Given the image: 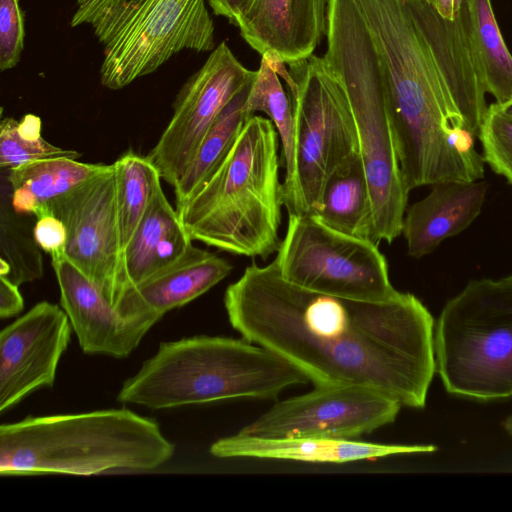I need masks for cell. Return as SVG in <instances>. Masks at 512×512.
I'll return each instance as SVG.
<instances>
[{
  "label": "cell",
  "instance_id": "14",
  "mask_svg": "<svg viewBox=\"0 0 512 512\" xmlns=\"http://www.w3.org/2000/svg\"><path fill=\"white\" fill-rule=\"evenodd\" d=\"M72 326L58 305L42 301L0 332V412L51 387Z\"/></svg>",
  "mask_w": 512,
  "mask_h": 512
},
{
  "label": "cell",
  "instance_id": "16",
  "mask_svg": "<svg viewBox=\"0 0 512 512\" xmlns=\"http://www.w3.org/2000/svg\"><path fill=\"white\" fill-rule=\"evenodd\" d=\"M327 7L325 0H254L237 27L261 56L290 64L313 55L326 34Z\"/></svg>",
  "mask_w": 512,
  "mask_h": 512
},
{
  "label": "cell",
  "instance_id": "1",
  "mask_svg": "<svg viewBox=\"0 0 512 512\" xmlns=\"http://www.w3.org/2000/svg\"><path fill=\"white\" fill-rule=\"evenodd\" d=\"M231 326L282 356L314 386L360 385L409 408L436 373L433 316L413 294L369 302L311 291L275 264L247 266L224 294Z\"/></svg>",
  "mask_w": 512,
  "mask_h": 512
},
{
  "label": "cell",
  "instance_id": "35",
  "mask_svg": "<svg viewBox=\"0 0 512 512\" xmlns=\"http://www.w3.org/2000/svg\"><path fill=\"white\" fill-rule=\"evenodd\" d=\"M496 105L503 113L512 117V99H510L504 104L499 105L496 103Z\"/></svg>",
  "mask_w": 512,
  "mask_h": 512
},
{
  "label": "cell",
  "instance_id": "36",
  "mask_svg": "<svg viewBox=\"0 0 512 512\" xmlns=\"http://www.w3.org/2000/svg\"><path fill=\"white\" fill-rule=\"evenodd\" d=\"M504 429L512 436V415L507 417L502 423Z\"/></svg>",
  "mask_w": 512,
  "mask_h": 512
},
{
  "label": "cell",
  "instance_id": "26",
  "mask_svg": "<svg viewBox=\"0 0 512 512\" xmlns=\"http://www.w3.org/2000/svg\"><path fill=\"white\" fill-rule=\"evenodd\" d=\"M117 210L123 250L141 222L150 202L161 187V176L146 156L132 150L114 163Z\"/></svg>",
  "mask_w": 512,
  "mask_h": 512
},
{
  "label": "cell",
  "instance_id": "7",
  "mask_svg": "<svg viewBox=\"0 0 512 512\" xmlns=\"http://www.w3.org/2000/svg\"><path fill=\"white\" fill-rule=\"evenodd\" d=\"M89 25L103 45L100 79L124 88L173 55L214 48L205 0H76L71 26Z\"/></svg>",
  "mask_w": 512,
  "mask_h": 512
},
{
  "label": "cell",
  "instance_id": "18",
  "mask_svg": "<svg viewBox=\"0 0 512 512\" xmlns=\"http://www.w3.org/2000/svg\"><path fill=\"white\" fill-rule=\"evenodd\" d=\"M435 450L433 445L379 444L324 437L265 438L240 433L218 439L210 447V453L218 458L250 457L335 464Z\"/></svg>",
  "mask_w": 512,
  "mask_h": 512
},
{
  "label": "cell",
  "instance_id": "37",
  "mask_svg": "<svg viewBox=\"0 0 512 512\" xmlns=\"http://www.w3.org/2000/svg\"><path fill=\"white\" fill-rule=\"evenodd\" d=\"M459 5H462L464 0H456Z\"/></svg>",
  "mask_w": 512,
  "mask_h": 512
},
{
  "label": "cell",
  "instance_id": "2",
  "mask_svg": "<svg viewBox=\"0 0 512 512\" xmlns=\"http://www.w3.org/2000/svg\"><path fill=\"white\" fill-rule=\"evenodd\" d=\"M382 66L387 109L408 190L484 176L476 151L486 86L467 0L454 19L427 0H355Z\"/></svg>",
  "mask_w": 512,
  "mask_h": 512
},
{
  "label": "cell",
  "instance_id": "6",
  "mask_svg": "<svg viewBox=\"0 0 512 512\" xmlns=\"http://www.w3.org/2000/svg\"><path fill=\"white\" fill-rule=\"evenodd\" d=\"M327 66L344 86L356 124L369 187L374 242L402 233L409 190L403 179L387 109L379 55L355 0H329Z\"/></svg>",
  "mask_w": 512,
  "mask_h": 512
},
{
  "label": "cell",
  "instance_id": "24",
  "mask_svg": "<svg viewBox=\"0 0 512 512\" xmlns=\"http://www.w3.org/2000/svg\"><path fill=\"white\" fill-rule=\"evenodd\" d=\"M472 40L486 91L501 105L512 99V54L502 37L490 0H467Z\"/></svg>",
  "mask_w": 512,
  "mask_h": 512
},
{
  "label": "cell",
  "instance_id": "3",
  "mask_svg": "<svg viewBox=\"0 0 512 512\" xmlns=\"http://www.w3.org/2000/svg\"><path fill=\"white\" fill-rule=\"evenodd\" d=\"M279 134L253 115L201 190L178 212L192 241L266 260L279 249L284 206Z\"/></svg>",
  "mask_w": 512,
  "mask_h": 512
},
{
  "label": "cell",
  "instance_id": "8",
  "mask_svg": "<svg viewBox=\"0 0 512 512\" xmlns=\"http://www.w3.org/2000/svg\"><path fill=\"white\" fill-rule=\"evenodd\" d=\"M434 350L448 393L482 402L512 396V276L472 280L450 299Z\"/></svg>",
  "mask_w": 512,
  "mask_h": 512
},
{
  "label": "cell",
  "instance_id": "11",
  "mask_svg": "<svg viewBox=\"0 0 512 512\" xmlns=\"http://www.w3.org/2000/svg\"><path fill=\"white\" fill-rule=\"evenodd\" d=\"M65 225V256L116 308L127 291L113 164L46 206Z\"/></svg>",
  "mask_w": 512,
  "mask_h": 512
},
{
  "label": "cell",
  "instance_id": "30",
  "mask_svg": "<svg viewBox=\"0 0 512 512\" xmlns=\"http://www.w3.org/2000/svg\"><path fill=\"white\" fill-rule=\"evenodd\" d=\"M24 14L19 0H0V70L15 67L24 48Z\"/></svg>",
  "mask_w": 512,
  "mask_h": 512
},
{
  "label": "cell",
  "instance_id": "25",
  "mask_svg": "<svg viewBox=\"0 0 512 512\" xmlns=\"http://www.w3.org/2000/svg\"><path fill=\"white\" fill-rule=\"evenodd\" d=\"M245 110L250 116L255 112L265 113L279 134L282 145L281 162L285 168V194L291 189L296 175L294 116L290 98L267 56H262L245 103Z\"/></svg>",
  "mask_w": 512,
  "mask_h": 512
},
{
  "label": "cell",
  "instance_id": "23",
  "mask_svg": "<svg viewBox=\"0 0 512 512\" xmlns=\"http://www.w3.org/2000/svg\"><path fill=\"white\" fill-rule=\"evenodd\" d=\"M254 79L223 108L203 138L188 168L173 186L177 212L183 209L216 172L251 117L245 110V103Z\"/></svg>",
  "mask_w": 512,
  "mask_h": 512
},
{
  "label": "cell",
  "instance_id": "22",
  "mask_svg": "<svg viewBox=\"0 0 512 512\" xmlns=\"http://www.w3.org/2000/svg\"><path fill=\"white\" fill-rule=\"evenodd\" d=\"M313 217L338 232L374 242L371 199L360 153L329 177Z\"/></svg>",
  "mask_w": 512,
  "mask_h": 512
},
{
  "label": "cell",
  "instance_id": "17",
  "mask_svg": "<svg viewBox=\"0 0 512 512\" xmlns=\"http://www.w3.org/2000/svg\"><path fill=\"white\" fill-rule=\"evenodd\" d=\"M232 270L224 258L193 244L175 262L128 290L116 309L127 319L153 318L206 293Z\"/></svg>",
  "mask_w": 512,
  "mask_h": 512
},
{
  "label": "cell",
  "instance_id": "38",
  "mask_svg": "<svg viewBox=\"0 0 512 512\" xmlns=\"http://www.w3.org/2000/svg\"><path fill=\"white\" fill-rule=\"evenodd\" d=\"M327 3L329 2V0H325Z\"/></svg>",
  "mask_w": 512,
  "mask_h": 512
},
{
  "label": "cell",
  "instance_id": "31",
  "mask_svg": "<svg viewBox=\"0 0 512 512\" xmlns=\"http://www.w3.org/2000/svg\"><path fill=\"white\" fill-rule=\"evenodd\" d=\"M35 217L33 234L41 250L51 257L65 255L68 234L64 223L47 207Z\"/></svg>",
  "mask_w": 512,
  "mask_h": 512
},
{
  "label": "cell",
  "instance_id": "9",
  "mask_svg": "<svg viewBox=\"0 0 512 512\" xmlns=\"http://www.w3.org/2000/svg\"><path fill=\"white\" fill-rule=\"evenodd\" d=\"M296 175L284 194L288 213L314 216L329 177L359 154L356 124L343 84L323 57L289 64Z\"/></svg>",
  "mask_w": 512,
  "mask_h": 512
},
{
  "label": "cell",
  "instance_id": "28",
  "mask_svg": "<svg viewBox=\"0 0 512 512\" xmlns=\"http://www.w3.org/2000/svg\"><path fill=\"white\" fill-rule=\"evenodd\" d=\"M17 120L4 117L0 123V166L12 169L20 165L51 158L78 159L81 154L47 142L43 137L37 140L22 138L16 130Z\"/></svg>",
  "mask_w": 512,
  "mask_h": 512
},
{
  "label": "cell",
  "instance_id": "4",
  "mask_svg": "<svg viewBox=\"0 0 512 512\" xmlns=\"http://www.w3.org/2000/svg\"><path fill=\"white\" fill-rule=\"evenodd\" d=\"M174 451L155 420L125 408L28 416L0 426V474L6 476L148 471Z\"/></svg>",
  "mask_w": 512,
  "mask_h": 512
},
{
  "label": "cell",
  "instance_id": "34",
  "mask_svg": "<svg viewBox=\"0 0 512 512\" xmlns=\"http://www.w3.org/2000/svg\"><path fill=\"white\" fill-rule=\"evenodd\" d=\"M41 119L34 114H26L20 121H17L16 130L20 137L37 140L42 138Z\"/></svg>",
  "mask_w": 512,
  "mask_h": 512
},
{
  "label": "cell",
  "instance_id": "29",
  "mask_svg": "<svg viewBox=\"0 0 512 512\" xmlns=\"http://www.w3.org/2000/svg\"><path fill=\"white\" fill-rule=\"evenodd\" d=\"M477 137L482 143L484 162L512 185V117L496 103L491 104Z\"/></svg>",
  "mask_w": 512,
  "mask_h": 512
},
{
  "label": "cell",
  "instance_id": "10",
  "mask_svg": "<svg viewBox=\"0 0 512 512\" xmlns=\"http://www.w3.org/2000/svg\"><path fill=\"white\" fill-rule=\"evenodd\" d=\"M273 263L284 279L318 293L369 302L400 294L376 243L338 232L310 215L288 213Z\"/></svg>",
  "mask_w": 512,
  "mask_h": 512
},
{
  "label": "cell",
  "instance_id": "33",
  "mask_svg": "<svg viewBox=\"0 0 512 512\" xmlns=\"http://www.w3.org/2000/svg\"><path fill=\"white\" fill-rule=\"evenodd\" d=\"M254 0H208L215 15L225 17L238 26Z\"/></svg>",
  "mask_w": 512,
  "mask_h": 512
},
{
  "label": "cell",
  "instance_id": "21",
  "mask_svg": "<svg viewBox=\"0 0 512 512\" xmlns=\"http://www.w3.org/2000/svg\"><path fill=\"white\" fill-rule=\"evenodd\" d=\"M109 164L51 158L8 169L11 204L15 212L36 216L49 202L66 194L87 179L104 171Z\"/></svg>",
  "mask_w": 512,
  "mask_h": 512
},
{
  "label": "cell",
  "instance_id": "15",
  "mask_svg": "<svg viewBox=\"0 0 512 512\" xmlns=\"http://www.w3.org/2000/svg\"><path fill=\"white\" fill-rule=\"evenodd\" d=\"M60 303L86 354L126 358L158 321L127 319L65 255L53 256Z\"/></svg>",
  "mask_w": 512,
  "mask_h": 512
},
{
  "label": "cell",
  "instance_id": "5",
  "mask_svg": "<svg viewBox=\"0 0 512 512\" xmlns=\"http://www.w3.org/2000/svg\"><path fill=\"white\" fill-rule=\"evenodd\" d=\"M308 382L288 360L243 337L201 335L161 343L123 382L117 400L153 410L235 398L270 400Z\"/></svg>",
  "mask_w": 512,
  "mask_h": 512
},
{
  "label": "cell",
  "instance_id": "32",
  "mask_svg": "<svg viewBox=\"0 0 512 512\" xmlns=\"http://www.w3.org/2000/svg\"><path fill=\"white\" fill-rule=\"evenodd\" d=\"M19 286L7 277L0 276V316L9 318L18 315L24 308V301Z\"/></svg>",
  "mask_w": 512,
  "mask_h": 512
},
{
  "label": "cell",
  "instance_id": "12",
  "mask_svg": "<svg viewBox=\"0 0 512 512\" xmlns=\"http://www.w3.org/2000/svg\"><path fill=\"white\" fill-rule=\"evenodd\" d=\"M401 407L388 395L365 386H315L308 393L277 401L238 433L355 440L394 422Z\"/></svg>",
  "mask_w": 512,
  "mask_h": 512
},
{
  "label": "cell",
  "instance_id": "20",
  "mask_svg": "<svg viewBox=\"0 0 512 512\" xmlns=\"http://www.w3.org/2000/svg\"><path fill=\"white\" fill-rule=\"evenodd\" d=\"M191 244L178 212L160 187L124 249L127 291L178 260Z\"/></svg>",
  "mask_w": 512,
  "mask_h": 512
},
{
  "label": "cell",
  "instance_id": "27",
  "mask_svg": "<svg viewBox=\"0 0 512 512\" xmlns=\"http://www.w3.org/2000/svg\"><path fill=\"white\" fill-rule=\"evenodd\" d=\"M0 259L10 267L7 277L15 285L32 282L43 276L41 248L37 244L33 227L14 211L11 191L2 194L0 209Z\"/></svg>",
  "mask_w": 512,
  "mask_h": 512
},
{
  "label": "cell",
  "instance_id": "19",
  "mask_svg": "<svg viewBox=\"0 0 512 512\" xmlns=\"http://www.w3.org/2000/svg\"><path fill=\"white\" fill-rule=\"evenodd\" d=\"M423 199L406 209L402 233L408 255L421 258L440 243L465 230L481 213L486 181H447L432 184Z\"/></svg>",
  "mask_w": 512,
  "mask_h": 512
},
{
  "label": "cell",
  "instance_id": "13",
  "mask_svg": "<svg viewBox=\"0 0 512 512\" xmlns=\"http://www.w3.org/2000/svg\"><path fill=\"white\" fill-rule=\"evenodd\" d=\"M256 72L245 68L225 42L213 49L179 91L171 120L146 156L163 180L177 184L220 112Z\"/></svg>",
  "mask_w": 512,
  "mask_h": 512
}]
</instances>
